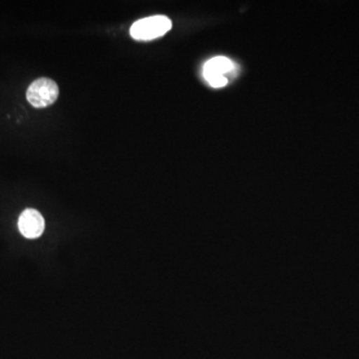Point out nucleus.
<instances>
[{
    "mask_svg": "<svg viewBox=\"0 0 359 359\" xmlns=\"http://www.w3.org/2000/svg\"><path fill=\"white\" fill-rule=\"evenodd\" d=\"M172 28V21L165 15L150 16L136 21L130 29V34L139 41H149L163 36Z\"/></svg>",
    "mask_w": 359,
    "mask_h": 359,
    "instance_id": "nucleus-1",
    "label": "nucleus"
},
{
    "mask_svg": "<svg viewBox=\"0 0 359 359\" xmlns=\"http://www.w3.org/2000/svg\"><path fill=\"white\" fill-rule=\"evenodd\" d=\"M59 95L58 85L50 78L42 77L33 81L26 92L28 102L34 108H45L55 103Z\"/></svg>",
    "mask_w": 359,
    "mask_h": 359,
    "instance_id": "nucleus-2",
    "label": "nucleus"
},
{
    "mask_svg": "<svg viewBox=\"0 0 359 359\" xmlns=\"http://www.w3.org/2000/svg\"><path fill=\"white\" fill-rule=\"evenodd\" d=\"M233 63L230 59L218 56L208 61L204 66V77L214 88L226 86L228 79L224 76L226 73L233 70Z\"/></svg>",
    "mask_w": 359,
    "mask_h": 359,
    "instance_id": "nucleus-3",
    "label": "nucleus"
},
{
    "mask_svg": "<svg viewBox=\"0 0 359 359\" xmlns=\"http://www.w3.org/2000/svg\"><path fill=\"white\" fill-rule=\"evenodd\" d=\"M18 229L21 235L27 238H37L43 233L45 222L43 217L34 209H26L21 212L18 219Z\"/></svg>",
    "mask_w": 359,
    "mask_h": 359,
    "instance_id": "nucleus-4",
    "label": "nucleus"
}]
</instances>
